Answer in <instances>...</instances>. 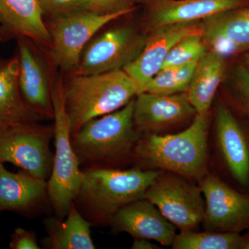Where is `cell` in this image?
Segmentation results:
<instances>
[{
    "label": "cell",
    "instance_id": "1",
    "mask_svg": "<svg viewBox=\"0 0 249 249\" xmlns=\"http://www.w3.org/2000/svg\"><path fill=\"white\" fill-rule=\"evenodd\" d=\"M211 124L209 111L196 114L188 127L176 133L142 134L134 150L136 167L171 172L199 183L210 171Z\"/></svg>",
    "mask_w": 249,
    "mask_h": 249
},
{
    "label": "cell",
    "instance_id": "2",
    "mask_svg": "<svg viewBox=\"0 0 249 249\" xmlns=\"http://www.w3.org/2000/svg\"><path fill=\"white\" fill-rule=\"evenodd\" d=\"M134 98L115 111L85 123L72 134L79 161L114 167L134 160L142 133L134 121Z\"/></svg>",
    "mask_w": 249,
    "mask_h": 249
},
{
    "label": "cell",
    "instance_id": "3",
    "mask_svg": "<svg viewBox=\"0 0 249 249\" xmlns=\"http://www.w3.org/2000/svg\"><path fill=\"white\" fill-rule=\"evenodd\" d=\"M160 171L137 167L128 170L111 167L85 170L76 199L81 201L96 222L110 224L119 210L145 198Z\"/></svg>",
    "mask_w": 249,
    "mask_h": 249
},
{
    "label": "cell",
    "instance_id": "4",
    "mask_svg": "<svg viewBox=\"0 0 249 249\" xmlns=\"http://www.w3.org/2000/svg\"><path fill=\"white\" fill-rule=\"evenodd\" d=\"M139 94L124 70L73 75L64 82V98L72 134L91 119L121 109Z\"/></svg>",
    "mask_w": 249,
    "mask_h": 249
},
{
    "label": "cell",
    "instance_id": "5",
    "mask_svg": "<svg viewBox=\"0 0 249 249\" xmlns=\"http://www.w3.org/2000/svg\"><path fill=\"white\" fill-rule=\"evenodd\" d=\"M209 139L210 171L249 196V121L218 99Z\"/></svg>",
    "mask_w": 249,
    "mask_h": 249
},
{
    "label": "cell",
    "instance_id": "6",
    "mask_svg": "<svg viewBox=\"0 0 249 249\" xmlns=\"http://www.w3.org/2000/svg\"><path fill=\"white\" fill-rule=\"evenodd\" d=\"M55 154L47 181V195L58 219H64L79 194L83 171L72 145L71 123L64 98V81L60 76L52 84Z\"/></svg>",
    "mask_w": 249,
    "mask_h": 249
},
{
    "label": "cell",
    "instance_id": "7",
    "mask_svg": "<svg viewBox=\"0 0 249 249\" xmlns=\"http://www.w3.org/2000/svg\"><path fill=\"white\" fill-rule=\"evenodd\" d=\"M128 14H100L87 11L51 16L47 26L51 36L52 61L63 71L73 73L93 36L108 23Z\"/></svg>",
    "mask_w": 249,
    "mask_h": 249
},
{
    "label": "cell",
    "instance_id": "8",
    "mask_svg": "<svg viewBox=\"0 0 249 249\" xmlns=\"http://www.w3.org/2000/svg\"><path fill=\"white\" fill-rule=\"evenodd\" d=\"M145 198L179 231H198L202 223L205 200L200 187L181 175L161 170Z\"/></svg>",
    "mask_w": 249,
    "mask_h": 249
},
{
    "label": "cell",
    "instance_id": "9",
    "mask_svg": "<svg viewBox=\"0 0 249 249\" xmlns=\"http://www.w3.org/2000/svg\"><path fill=\"white\" fill-rule=\"evenodd\" d=\"M53 128L37 122L15 124L0 133V163L16 165L47 181L53 167L50 141Z\"/></svg>",
    "mask_w": 249,
    "mask_h": 249
},
{
    "label": "cell",
    "instance_id": "10",
    "mask_svg": "<svg viewBox=\"0 0 249 249\" xmlns=\"http://www.w3.org/2000/svg\"><path fill=\"white\" fill-rule=\"evenodd\" d=\"M147 35L132 25L105 31L85 47L73 75H93L124 70L142 52Z\"/></svg>",
    "mask_w": 249,
    "mask_h": 249
},
{
    "label": "cell",
    "instance_id": "11",
    "mask_svg": "<svg viewBox=\"0 0 249 249\" xmlns=\"http://www.w3.org/2000/svg\"><path fill=\"white\" fill-rule=\"evenodd\" d=\"M205 200V231L238 232L249 230V196L209 171L198 183Z\"/></svg>",
    "mask_w": 249,
    "mask_h": 249
},
{
    "label": "cell",
    "instance_id": "12",
    "mask_svg": "<svg viewBox=\"0 0 249 249\" xmlns=\"http://www.w3.org/2000/svg\"><path fill=\"white\" fill-rule=\"evenodd\" d=\"M196 114L186 92H142L134 98V124L142 134L176 133L188 127Z\"/></svg>",
    "mask_w": 249,
    "mask_h": 249
},
{
    "label": "cell",
    "instance_id": "13",
    "mask_svg": "<svg viewBox=\"0 0 249 249\" xmlns=\"http://www.w3.org/2000/svg\"><path fill=\"white\" fill-rule=\"evenodd\" d=\"M201 32V22L167 24L152 29L138 57L124 70L133 80L139 93L160 71L170 51L183 37Z\"/></svg>",
    "mask_w": 249,
    "mask_h": 249
},
{
    "label": "cell",
    "instance_id": "14",
    "mask_svg": "<svg viewBox=\"0 0 249 249\" xmlns=\"http://www.w3.org/2000/svg\"><path fill=\"white\" fill-rule=\"evenodd\" d=\"M28 39L18 42V85L26 104L42 119H53L52 81L42 58Z\"/></svg>",
    "mask_w": 249,
    "mask_h": 249
},
{
    "label": "cell",
    "instance_id": "15",
    "mask_svg": "<svg viewBox=\"0 0 249 249\" xmlns=\"http://www.w3.org/2000/svg\"><path fill=\"white\" fill-rule=\"evenodd\" d=\"M110 224L115 232H127L134 239L156 241L163 247H171L178 234L173 223L145 198L119 210Z\"/></svg>",
    "mask_w": 249,
    "mask_h": 249
},
{
    "label": "cell",
    "instance_id": "16",
    "mask_svg": "<svg viewBox=\"0 0 249 249\" xmlns=\"http://www.w3.org/2000/svg\"><path fill=\"white\" fill-rule=\"evenodd\" d=\"M201 32L209 50L224 58L249 52V6L206 18L201 22Z\"/></svg>",
    "mask_w": 249,
    "mask_h": 249
},
{
    "label": "cell",
    "instance_id": "17",
    "mask_svg": "<svg viewBox=\"0 0 249 249\" xmlns=\"http://www.w3.org/2000/svg\"><path fill=\"white\" fill-rule=\"evenodd\" d=\"M248 3L249 0H155L150 4L149 24L152 29L167 24L201 22Z\"/></svg>",
    "mask_w": 249,
    "mask_h": 249
},
{
    "label": "cell",
    "instance_id": "18",
    "mask_svg": "<svg viewBox=\"0 0 249 249\" xmlns=\"http://www.w3.org/2000/svg\"><path fill=\"white\" fill-rule=\"evenodd\" d=\"M0 22L5 31L20 38L50 46L40 0H0Z\"/></svg>",
    "mask_w": 249,
    "mask_h": 249
},
{
    "label": "cell",
    "instance_id": "19",
    "mask_svg": "<svg viewBox=\"0 0 249 249\" xmlns=\"http://www.w3.org/2000/svg\"><path fill=\"white\" fill-rule=\"evenodd\" d=\"M226 59L209 50L196 63L186 93L197 114L211 111L216 93L225 76Z\"/></svg>",
    "mask_w": 249,
    "mask_h": 249
},
{
    "label": "cell",
    "instance_id": "20",
    "mask_svg": "<svg viewBox=\"0 0 249 249\" xmlns=\"http://www.w3.org/2000/svg\"><path fill=\"white\" fill-rule=\"evenodd\" d=\"M47 194V181L26 172L11 173L0 163V211H22L35 206Z\"/></svg>",
    "mask_w": 249,
    "mask_h": 249
},
{
    "label": "cell",
    "instance_id": "21",
    "mask_svg": "<svg viewBox=\"0 0 249 249\" xmlns=\"http://www.w3.org/2000/svg\"><path fill=\"white\" fill-rule=\"evenodd\" d=\"M18 57L0 67V122L9 124L37 122L42 119L24 102L19 85Z\"/></svg>",
    "mask_w": 249,
    "mask_h": 249
},
{
    "label": "cell",
    "instance_id": "22",
    "mask_svg": "<svg viewBox=\"0 0 249 249\" xmlns=\"http://www.w3.org/2000/svg\"><path fill=\"white\" fill-rule=\"evenodd\" d=\"M66 219L49 218L45 226L48 236L45 245L52 249H93L91 224L83 217L74 203Z\"/></svg>",
    "mask_w": 249,
    "mask_h": 249
},
{
    "label": "cell",
    "instance_id": "23",
    "mask_svg": "<svg viewBox=\"0 0 249 249\" xmlns=\"http://www.w3.org/2000/svg\"><path fill=\"white\" fill-rule=\"evenodd\" d=\"M242 235L238 232L204 231H179L174 240L173 249H241Z\"/></svg>",
    "mask_w": 249,
    "mask_h": 249
},
{
    "label": "cell",
    "instance_id": "24",
    "mask_svg": "<svg viewBox=\"0 0 249 249\" xmlns=\"http://www.w3.org/2000/svg\"><path fill=\"white\" fill-rule=\"evenodd\" d=\"M197 62L161 69L147 83L143 92L165 95L186 92Z\"/></svg>",
    "mask_w": 249,
    "mask_h": 249
},
{
    "label": "cell",
    "instance_id": "25",
    "mask_svg": "<svg viewBox=\"0 0 249 249\" xmlns=\"http://www.w3.org/2000/svg\"><path fill=\"white\" fill-rule=\"evenodd\" d=\"M209 51L201 33L187 36L171 49L161 69L199 61Z\"/></svg>",
    "mask_w": 249,
    "mask_h": 249
},
{
    "label": "cell",
    "instance_id": "26",
    "mask_svg": "<svg viewBox=\"0 0 249 249\" xmlns=\"http://www.w3.org/2000/svg\"><path fill=\"white\" fill-rule=\"evenodd\" d=\"M223 101L237 114L249 121V71L242 62L232 70L230 88Z\"/></svg>",
    "mask_w": 249,
    "mask_h": 249
},
{
    "label": "cell",
    "instance_id": "27",
    "mask_svg": "<svg viewBox=\"0 0 249 249\" xmlns=\"http://www.w3.org/2000/svg\"><path fill=\"white\" fill-rule=\"evenodd\" d=\"M93 0H40L44 15L49 16L90 11Z\"/></svg>",
    "mask_w": 249,
    "mask_h": 249
},
{
    "label": "cell",
    "instance_id": "28",
    "mask_svg": "<svg viewBox=\"0 0 249 249\" xmlns=\"http://www.w3.org/2000/svg\"><path fill=\"white\" fill-rule=\"evenodd\" d=\"M135 0H93L90 11L100 14L134 11Z\"/></svg>",
    "mask_w": 249,
    "mask_h": 249
},
{
    "label": "cell",
    "instance_id": "29",
    "mask_svg": "<svg viewBox=\"0 0 249 249\" xmlns=\"http://www.w3.org/2000/svg\"><path fill=\"white\" fill-rule=\"evenodd\" d=\"M11 249H39L36 234L31 231L18 227L11 236L9 243Z\"/></svg>",
    "mask_w": 249,
    "mask_h": 249
},
{
    "label": "cell",
    "instance_id": "30",
    "mask_svg": "<svg viewBox=\"0 0 249 249\" xmlns=\"http://www.w3.org/2000/svg\"><path fill=\"white\" fill-rule=\"evenodd\" d=\"M131 249H160V247L155 245L152 240L147 239H134Z\"/></svg>",
    "mask_w": 249,
    "mask_h": 249
},
{
    "label": "cell",
    "instance_id": "31",
    "mask_svg": "<svg viewBox=\"0 0 249 249\" xmlns=\"http://www.w3.org/2000/svg\"><path fill=\"white\" fill-rule=\"evenodd\" d=\"M241 249H249V230L247 231V232L242 235Z\"/></svg>",
    "mask_w": 249,
    "mask_h": 249
},
{
    "label": "cell",
    "instance_id": "32",
    "mask_svg": "<svg viewBox=\"0 0 249 249\" xmlns=\"http://www.w3.org/2000/svg\"><path fill=\"white\" fill-rule=\"evenodd\" d=\"M243 58H242V65L246 67L249 71V52L243 53Z\"/></svg>",
    "mask_w": 249,
    "mask_h": 249
},
{
    "label": "cell",
    "instance_id": "33",
    "mask_svg": "<svg viewBox=\"0 0 249 249\" xmlns=\"http://www.w3.org/2000/svg\"><path fill=\"white\" fill-rule=\"evenodd\" d=\"M15 125V124H4V123L0 122V133L4 129H7L8 127H11V126Z\"/></svg>",
    "mask_w": 249,
    "mask_h": 249
},
{
    "label": "cell",
    "instance_id": "34",
    "mask_svg": "<svg viewBox=\"0 0 249 249\" xmlns=\"http://www.w3.org/2000/svg\"><path fill=\"white\" fill-rule=\"evenodd\" d=\"M5 35V30L4 28L0 27V42L4 40V37Z\"/></svg>",
    "mask_w": 249,
    "mask_h": 249
},
{
    "label": "cell",
    "instance_id": "35",
    "mask_svg": "<svg viewBox=\"0 0 249 249\" xmlns=\"http://www.w3.org/2000/svg\"><path fill=\"white\" fill-rule=\"evenodd\" d=\"M135 1H146V2L150 3L151 4L152 2H153L155 0H135Z\"/></svg>",
    "mask_w": 249,
    "mask_h": 249
},
{
    "label": "cell",
    "instance_id": "36",
    "mask_svg": "<svg viewBox=\"0 0 249 249\" xmlns=\"http://www.w3.org/2000/svg\"><path fill=\"white\" fill-rule=\"evenodd\" d=\"M4 62H0V67H1V65H3V64H4Z\"/></svg>",
    "mask_w": 249,
    "mask_h": 249
}]
</instances>
